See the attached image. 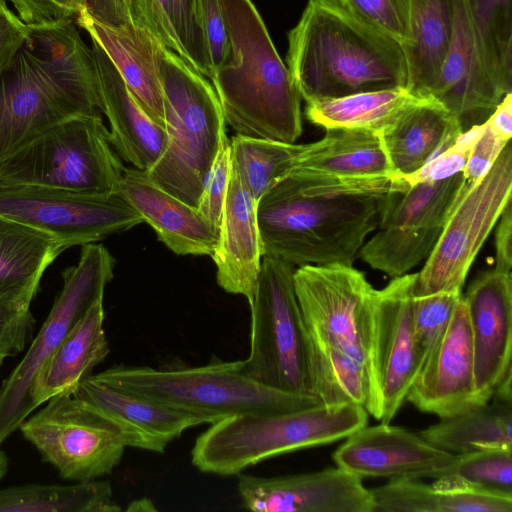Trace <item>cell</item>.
<instances>
[{
    "instance_id": "obj_1",
    "label": "cell",
    "mask_w": 512,
    "mask_h": 512,
    "mask_svg": "<svg viewBox=\"0 0 512 512\" xmlns=\"http://www.w3.org/2000/svg\"><path fill=\"white\" fill-rule=\"evenodd\" d=\"M393 180L343 181L294 169L257 202L263 256L292 266L352 265Z\"/></svg>"
},
{
    "instance_id": "obj_2",
    "label": "cell",
    "mask_w": 512,
    "mask_h": 512,
    "mask_svg": "<svg viewBox=\"0 0 512 512\" xmlns=\"http://www.w3.org/2000/svg\"><path fill=\"white\" fill-rule=\"evenodd\" d=\"M73 20L29 25L0 76V163L46 130L101 111L93 52Z\"/></svg>"
},
{
    "instance_id": "obj_3",
    "label": "cell",
    "mask_w": 512,
    "mask_h": 512,
    "mask_svg": "<svg viewBox=\"0 0 512 512\" xmlns=\"http://www.w3.org/2000/svg\"><path fill=\"white\" fill-rule=\"evenodd\" d=\"M286 62L306 103L407 88L401 45L357 18L339 0H308L288 33Z\"/></svg>"
},
{
    "instance_id": "obj_4",
    "label": "cell",
    "mask_w": 512,
    "mask_h": 512,
    "mask_svg": "<svg viewBox=\"0 0 512 512\" xmlns=\"http://www.w3.org/2000/svg\"><path fill=\"white\" fill-rule=\"evenodd\" d=\"M228 33L226 61L212 72L225 123L236 135L295 143L301 95L252 0H221Z\"/></svg>"
},
{
    "instance_id": "obj_5",
    "label": "cell",
    "mask_w": 512,
    "mask_h": 512,
    "mask_svg": "<svg viewBox=\"0 0 512 512\" xmlns=\"http://www.w3.org/2000/svg\"><path fill=\"white\" fill-rule=\"evenodd\" d=\"M368 415L360 405L343 403L226 417L196 438L191 463L203 473L237 476L267 459L346 438L367 425Z\"/></svg>"
},
{
    "instance_id": "obj_6",
    "label": "cell",
    "mask_w": 512,
    "mask_h": 512,
    "mask_svg": "<svg viewBox=\"0 0 512 512\" xmlns=\"http://www.w3.org/2000/svg\"><path fill=\"white\" fill-rule=\"evenodd\" d=\"M166 143L145 171L160 188L196 207L226 133L218 96L205 76L164 47L160 60Z\"/></svg>"
},
{
    "instance_id": "obj_7",
    "label": "cell",
    "mask_w": 512,
    "mask_h": 512,
    "mask_svg": "<svg viewBox=\"0 0 512 512\" xmlns=\"http://www.w3.org/2000/svg\"><path fill=\"white\" fill-rule=\"evenodd\" d=\"M96 379L155 402L201 415L215 423L240 414H272L321 404L315 397L289 394L250 378L242 360H211L206 365L156 369L114 366Z\"/></svg>"
},
{
    "instance_id": "obj_8",
    "label": "cell",
    "mask_w": 512,
    "mask_h": 512,
    "mask_svg": "<svg viewBox=\"0 0 512 512\" xmlns=\"http://www.w3.org/2000/svg\"><path fill=\"white\" fill-rule=\"evenodd\" d=\"M294 270L280 259L262 257L250 304V349L242 368L269 388L315 397L312 345L295 292Z\"/></svg>"
},
{
    "instance_id": "obj_9",
    "label": "cell",
    "mask_w": 512,
    "mask_h": 512,
    "mask_svg": "<svg viewBox=\"0 0 512 512\" xmlns=\"http://www.w3.org/2000/svg\"><path fill=\"white\" fill-rule=\"evenodd\" d=\"M100 112L72 117L0 163V179L86 194L119 192L124 175Z\"/></svg>"
},
{
    "instance_id": "obj_10",
    "label": "cell",
    "mask_w": 512,
    "mask_h": 512,
    "mask_svg": "<svg viewBox=\"0 0 512 512\" xmlns=\"http://www.w3.org/2000/svg\"><path fill=\"white\" fill-rule=\"evenodd\" d=\"M116 260L109 250L82 246L76 265L63 272V286L23 359L0 386V445L34 410L32 388L51 354L73 325L98 299L114 276Z\"/></svg>"
},
{
    "instance_id": "obj_11",
    "label": "cell",
    "mask_w": 512,
    "mask_h": 512,
    "mask_svg": "<svg viewBox=\"0 0 512 512\" xmlns=\"http://www.w3.org/2000/svg\"><path fill=\"white\" fill-rule=\"evenodd\" d=\"M512 196V148L506 144L479 181L467 183L431 254L417 272L414 296L462 290L484 242Z\"/></svg>"
},
{
    "instance_id": "obj_12",
    "label": "cell",
    "mask_w": 512,
    "mask_h": 512,
    "mask_svg": "<svg viewBox=\"0 0 512 512\" xmlns=\"http://www.w3.org/2000/svg\"><path fill=\"white\" fill-rule=\"evenodd\" d=\"M19 429L61 477L78 482L110 474L127 447L116 424L73 393L53 396Z\"/></svg>"
},
{
    "instance_id": "obj_13",
    "label": "cell",
    "mask_w": 512,
    "mask_h": 512,
    "mask_svg": "<svg viewBox=\"0 0 512 512\" xmlns=\"http://www.w3.org/2000/svg\"><path fill=\"white\" fill-rule=\"evenodd\" d=\"M465 185L460 172L389 191L376 233L358 257L392 278L407 274L431 254Z\"/></svg>"
},
{
    "instance_id": "obj_14",
    "label": "cell",
    "mask_w": 512,
    "mask_h": 512,
    "mask_svg": "<svg viewBox=\"0 0 512 512\" xmlns=\"http://www.w3.org/2000/svg\"><path fill=\"white\" fill-rule=\"evenodd\" d=\"M294 286L311 344L351 357L372 382L370 297L374 288L364 273L352 265H304L294 270Z\"/></svg>"
},
{
    "instance_id": "obj_15",
    "label": "cell",
    "mask_w": 512,
    "mask_h": 512,
    "mask_svg": "<svg viewBox=\"0 0 512 512\" xmlns=\"http://www.w3.org/2000/svg\"><path fill=\"white\" fill-rule=\"evenodd\" d=\"M0 215L50 233L69 247L95 243L143 222L119 192L86 194L2 179Z\"/></svg>"
},
{
    "instance_id": "obj_16",
    "label": "cell",
    "mask_w": 512,
    "mask_h": 512,
    "mask_svg": "<svg viewBox=\"0 0 512 512\" xmlns=\"http://www.w3.org/2000/svg\"><path fill=\"white\" fill-rule=\"evenodd\" d=\"M417 273L393 278L370 297L373 417L390 423L418 372L413 330V299Z\"/></svg>"
},
{
    "instance_id": "obj_17",
    "label": "cell",
    "mask_w": 512,
    "mask_h": 512,
    "mask_svg": "<svg viewBox=\"0 0 512 512\" xmlns=\"http://www.w3.org/2000/svg\"><path fill=\"white\" fill-rule=\"evenodd\" d=\"M507 92L493 70L468 0H453L450 44L429 97L466 130L482 124Z\"/></svg>"
},
{
    "instance_id": "obj_18",
    "label": "cell",
    "mask_w": 512,
    "mask_h": 512,
    "mask_svg": "<svg viewBox=\"0 0 512 512\" xmlns=\"http://www.w3.org/2000/svg\"><path fill=\"white\" fill-rule=\"evenodd\" d=\"M242 507L256 512H373L362 478L337 466L321 471L260 477L240 473Z\"/></svg>"
},
{
    "instance_id": "obj_19",
    "label": "cell",
    "mask_w": 512,
    "mask_h": 512,
    "mask_svg": "<svg viewBox=\"0 0 512 512\" xmlns=\"http://www.w3.org/2000/svg\"><path fill=\"white\" fill-rule=\"evenodd\" d=\"M458 455L432 445L419 433L381 423L363 426L333 453L337 466L365 477L432 478L452 473Z\"/></svg>"
},
{
    "instance_id": "obj_20",
    "label": "cell",
    "mask_w": 512,
    "mask_h": 512,
    "mask_svg": "<svg viewBox=\"0 0 512 512\" xmlns=\"http://www.w3.org/2000/svg\"><path fill=\"white\" fill-rule=\"evenodd\" d=\"M406 401L440 418L484 404L475 389L472 336L463 295L444 336L414 378Z\"/></svg>"
},
{
    "instance_id": "obj_21",
    "label": "cell",
    "mask_w": 512,
    "mask_h": 512,
    "mask_svg": "<svg viewBox=\"0 0 512 512\" xmlns=\"http://www.w3.org/2000/svg\"><path fill=\"white\" fill-rule=\"evenodd\" d=\"M463 298L470 323L475 389L490 400L503 375L512 368V274L495 269L478 275Z\"/></svg>"
},
{
    "instance_id": "obj_22",
    "label": "cell",
    "mask_w": 512,
    "mask_h": 512,
    "mask_svg": "<svg viewBox=\"0 0 512 512\" xmlns=\"http://www.w3.org/2000/svg\"><path fill=\"white\" fill-rule=\"evenodd\" d=\"M73 395L86 402L122 432L127 447L163 453L185 430L210 421L198 414L179 410L96 379L85 378Z\"/></svg>"
},
{
    "instance_id": "obj_23",
    "label": "cell",
    "mask_w": 512,
    "mask_h": 512,
    "mask_svg": "<svg viewBox=\"0 0 512 512\" xmlns=\"http://www.w3.org/2000/svg\"><path fill=\"white\" fill-rule=\"evenodd\" d=\"M75 23L103 49L140 107L164 127L160 60L166 46L144 28L103 24L85 7L75 16Z\"/></svg>"
},
{
    "instance_id": "obj_24",
    "label": "cell",
    "mask_w": 512,
    "mask_h": 512,
    "mask_svg": "<svg viewBox=\"0 0 512 512\" xmlns=\"http://www.w3.org/2000/svg\"><path fill=\"white\" fill-rule=\"evenodd\" d=\"M256 202L231 163L217 242L211 254L216 280L227 293L253 301L263 257Z\"/></svg>"
},
{
    "instance_id": "obj_25",
    "label": "cell",
    "mask_w": 512,
    "mask_h": 512,
    "mask_svg": "<svg viewBox=\"0 0 512 512\" xmlns=\"http://www.w3.org/2000/svg\"><path fill=\"white\" fill-rule=\"evenodd\" d=\"M119 193L172 252L211 256L217 242L216 232L196 207L160 188L145 171L125 167Z\"/></svg>"
},
{
    "instance_id": "obj_26",
    "label": "cell",
    "mask_w": 512,
    "mask_h": 512,
    "mask_svg": "<svg viewBox=\"0 0 512 512\" xmlns=\"http://www.w3.org/2000/svg\"><path fill=\"white\" fill-rule=\"evenodd\" d=\"M101 112L109 122V140L114 150L134 168L148 171L159 159L166 143L165 128L153 121L133 98L103 49L93 40Z\"/></svg>"
},
{
    "instance_id": "obj_27",
    "label": "cell",
    "mask_w": 512,
    "mask_h": 512,
    "mask_svg": "<svg viewBox=\"0 0 512 512\" xmlns=\"http://www.w3.org/2000/svg\"><path fill=\"white\" fill-rule=\"evenodd\" d=\"M460 122L439 102L422 98L379 132L395 176H405L451 146L463 132Z\"/></svg>"
},
{
    "instance_id": "obj_28",
    "label": "cell",
    "mask_w": 512,
    "mask_h": 512,
    "mask_svg": "<svg viewBox=\"0 0 512 512\" xmlns=\"http://www.w3.org/2000/svg\"><path fill=\"white\" fill-rule=\"evenodd\" d=\"M103 298L98 299L73 325L41 368L32 388L35 410L53 396L73 393L109 354L105 335Z\"/></svg>"
},
{
    "instance_id": "obj_29",
    "label": "cell",
    "mask_w": 512,
    "mask_h": 512,
    "mask_svg": "<svg viewBox=\"0 0 512 512\" xmlns=\"http://www.w3.org/2000/svg\"><path fill=\"white\" fill-rule=\"evenodd\" d=\"M294 169L343 181L394 178L379 133L360 129L326 130L320 140L303 144Z\"/></svg>"
},
{
    "instance_id": "obj_30",
    "label": "cell",
    "mask_w": 512,
    "mask_h": 512,
    "mask_svg": "<svg viewBox=\"0 0 512 512\" xmlns=\"http://www.w3.org/2000/svg\"><path fill=\"white\" fill-rule=\"evenodd\" d=\"M68 248L50 233L0 215V299L30 306L44 272Z\"/></svg>"
},
{
    "instance_id": "obj_31",
    "label": "cell",
    "mask_w": 512,
    "mask_h": 512,
    "mask_svg": "<svg viewBox=\"0 0 512 512\" xmlns=\"http://www.w3.org/2000/svg\"><path fill=\"white\" fill-rule=\"evenodd\" d=\"M373 512H511L512 497L479 490L455 476L426 484L395 478L370 489Z\"/></svg>"
},
{
    "instance_id": "obj_32",
    "label": "cell",
    "mask_w": 512,
    "mask_h": 512,
    "mask_svg": "<svg viewBox=\"0 0 512 512\" xmlns=\"http://www.w3.org/2000/svg\"><path fill=\"white\" fill-rule=\"evenodd\" d=\"M453 29V0H411L410 43L403 49L407 88L429 97L446 56Z\"/></svg>"
},
{
    "instance_id": "obj_33",
    "label": "cell",
    "mask_w": 512,
    "mask_h": 512,
    "mask_svg": "<svg viewBox=\"0 0 512 512\" xmlns=\"http://www.w3.org/2000/svg\"><path fill=\"white\" fill-rule=\"evenodd\" d=\"M419 434L452 454L512 450V403L490 398L482 405L441 418Z\"/></svg>"
},
{
    "instance_id": "obj_34",
    "label": "cell",
    "mask_w": 512,
    "mask_h": 512,
    "mask_svg": "<svg viewBox=\"0 0 512 512\" xmlns=\"http://www.w3.org/2000/svg\"><path fill=\"white\" fill-rule=\"evenodd\" d=\"M422 98L406 87H396L307 102L305 114L311 123L325 130L345 128L379 133Z\"/></svg>"
},
{
    "instance_id": "obj_35",
    "label": "cell",
    "mask_w": 512,
    "mask_h": 512,
    "mask_svg": "<svg viewBox=\"0 0 512 512\" xmlns=\"http://www.w3.org/2000/svg\"><path fill=\"white\" fill-rule=\"evenodd\" d=\"M108 481L28 484L0 489V512H119Z\"/></svg>"
},
{
    "instance_id": "obj_36",
    "label": "cell",
    "mask_w": 512,
    "mask_h": 512,
    "mask_svg": "<svg viewBox=\"0 0 512 512\" xmlns=\"http://www.w3.org/2000/svg\"><path fill=\"white\" fill-rule=\"evenodd\" d=\"M303 144L235 135L231 163L256 202L296 167Z\"/></svg>"
},
{
    "instance_id": "obj_37",
    "label": "cell",
    "mask_w": 512,
    "mask_h": 512,
    "mask_svg": "<svg viewBox=\"0 0 512 512\" xmlns=\"http://www.w3.org/2000/svg\"><path fill=\"white\" fill-rule=\"evenodd\" d=\"M162 43L207 79L211 70L192 0H152Z\"/></svg>"
},
{
    "instance_id": "obj_38",
    "label": "cell",
    "mask_w": 512,
    "mask_h": 512,
    "mask_svg": "<svg viewBox=\"0 0 512 512\" xmlns=\"http://www.w3.org/2000/svg\"><path fill=\"white\" fill-rule=\"evenodd\" d=\"M490 64L512 92V0H468Z\"/></svg>"
},
{
    "instance_id": "obj_39",
    "label": "cell",
    "mask_w": 512,
    "mask_h": 512,
    "mask_svg": "<svg viewBox=\"0 0 512 512\" xmlns=\"http://www.w3.org/2000/svg\"><path fill=\"white\" fill-rule=\"evenodd\" d=\"M462 295V290H454L414 296L413 330L418 372L444 336Z\"/></svg>"
},
{
    "instance_id": "obj_40",
    "label": "cell",
    "mask_w": 512,
    "mask_h": 512,
    "mask_svg": "<svg viewBox=\"0 0 512 512\" xmlns=\"http://www.w3.org/2000/svg\"><path fill=\"white\" fill-rule=\"evenodd\" d=\"M457 455L450 475L479 490L512 497V450L493 449Z\"/></svg>"
},
{
    "instance_id": "obj_41",
    "label": "cell",
    "mask_w": 512,
    "mask_h": 512,
    "mask_svg": "<svg viewBox=\"0 0 512 512\" xmlns=\"http://www.w3.org/2000/svg\"><path fill=\"white\" fill-rule=\"evenodd\" d=\"M357 18L398 42L402 48L411 40V0H339Z\"/></svg>"
},
{
    "instance_id": "obj_42",
    "label": "cell",
    "mask_w": 512,
    "mask_h": 512,
    "mask_svg": "<svg viewBox=\"0 0 512 512\" xmlns=\"http://www.w3.org/2000/svg\"><path fill=\"white\" fill-rule=\"evenodd\" d=\"M483 123L464 130L451 146L417 171L394 178H398L407 186H412L417 183L441 181L463 172L471 148L482 131Z\"/></svg>"
},
{
    "instance_id": "obj_43",
    "label": "cell",
    "mask_w": 512,
    "mask_h": 512,
    "mask_svg": "<svg viewBox=\"0 0 512 512\" xmlns=\"http://www.w3.org/2000/svg\"><path fill=\"white\" fill-rule=\"evenodd\" d=\"M231 175L230 139L225 133L209 171L197 210L218 236Z\"/></svg>"
},
{
    "instance_id": "obj_44",
    "label": "cell",
    "mask_w": 512,
    "mask_h": 512,
    "mask_svg": "<svg viewBox=\"0 0 512 512\" xmlns=\"http://www.w3.org/2000/svg\"><path fill=\"white\" fill-rule=\"evenodd\" d=\"M85 8L103 24L144 28L161 41L152 0H86Z\"/></svg>"
},
{
    "instance_id": "obj_45",
    "label": "cell",
    "mask_w": 512,
    "mask_h": 512,
    "mask_svg": "<svg viewBox=\"0 0 512 512\" xmlns=\"http://www.w3.org/2000/svg\"><path fill=\"white\" fill-rule=\"evenodd\" d=\"M195 23L202 35L211 75L227 59L228 33L221 0H192Z\"/></svg>"
},
{
    "instance_id": "obj_46",
    "label": "cell",
    "mask_w": 512,
    "mask_h": 512,
    "mask_svg": "<svg viewBox=\"0 0 512 512\" xmlns=\"http://www.w3.org/2000/svg\"><path fill=\"white\" fill-rule=\"evenodd\" d=\"M33 323L29 305L0 299V366L24 349Z\"/></svg>"
},
{
    "instance_id": "obj_47",
    "label": "cell",
    "mask_w": 512,
    "mask_h": 512,
    "mask_svg": "<svg viewBox=\"0 0 512 512\" xmlns=\"http://www.w3.org/2000/svg\"><path fill=\"white\" fill-rule=\"evenodd\" d=\"M507 143L484 122L462 172L466 182L475 183L482 179L493 167Z\"/></svg>"
},
{
    "instance_id": "obj_48",
    "label": "cell",
    "mask_w": 512,
    "mask_h": 512,
    "mask_svg": "<svg viewBox=\"0 0 512 512\" xmlns=\"http://www.w3.org/2000/svg\"><path fill=\"white\" fill-rule=\"evenodd\" d=\"M23 22L28 25H44L74 19L85 7L86 0H22Z\"/></svg>"
},
{
    "instance_id": "obj_49",
    "label": "cell",
    "mask_w": 512,
    "mask_h": 512,
    "mask_svg": "<svg viewBox=\"0 0 512 512\" xmlns=\"http://www.w3.org/2000/svg\"><path fill=\"white\" fill-rule=\"evenodd\" d=\"M30 26L16 16L6 3L0 4V76L29 36Z\"/></svg>"
},
{
    "instance_id": "obj_50",
    "label": "cell",
    "mask_w": 512,
    "mask_h": 512,
    "mask_svg": "<svg viewBox=\"0 0 512 512\" xmlns=\"http://www.w3.org/2000/svg\"><path fill=\"white\" fill-rule=\"evenodd\" d=\"M512 268V206L511 202L501 214L495 233V267L509 273Z\"/></svg>"
},
{
    "instance_id": "obj_51",
    "label": "cell",
    "mask_w": 512,
    "mask_h": 512,
    "mask_svg": "<svg viewBox=\"0 0 512 512\" xmlns=\"http://www.w3.org/2000/svg\"><path fill=\"white\" fill-rule=\"evenodd\" d=\"M505 142L512 136V93L506 94L485 121Z\"/></svg>"
},
{
    "instance_id": "obj_52",
    "label": "cell",
    "mask_w": 512,
    "mask_h": 512,
    "mask_svg": "<svg viewBox=\"0 0 512 512\" xmlns=\"http://www.w3.org/2000/svg\"><path fill=\"white\" fill-rule=\"evenodd\" d=\"M127 510L128 511H150V510L154 511L155 507L149 499L143 498V499H139V500H136V501L130 503Z\"/></svg>"
},
{
    "instance_id": "obj_53",
    "label": "cell",
    "mask_w": 512,
    "mask_h": 512,
    "mask_svg": "<svg viewBox=\"0 0 512 512\" xmlns=\"http://www.w3.org/2000/svg\"><path fill=\"white\" fill-rule=\"evenodd\" d=\"M9 466V459L0 445V480L6 475Z\"/></svg>"
},
{
    "instance_id": "obj_54",
    "label": "cell",
    "mask_w": 512,
    "mask_h": 512,
    "mask_svg": "<svg viewBox=\"0 0 512 512\" xmlns=\"http://www.w3.org/2000/svg\"><path fill=\"white\" fill-rule=\"evenodd\" d=\"M7 1L11 2L12 5L14 6V8L17 10L18 12V16L21 20H23L24 18V14H25V10H24V5L22 3V0H0V4L2 3H7Z\"/></svg>"
}]
</instances>
